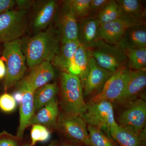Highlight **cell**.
<instances>
[{
  "instance_id": "cell-24",
  "label": "cell",
  "mask_w": 146,
  "mask_h": 146,
  "mask_svg": "<svg viewBox=\"0 0 146 146\" xmlns=\"http://www.w3.org/2000/svg\"><path fill=\"white\" fill-rule=\"evenodd\" d=\"M58 87L56 83H49L35 92L34 103L35 111L39 110L56 98Z\"/></svg>"
},
{
  "instance_id": "cell-15",
  "label": "cell",
  "mask_w": 146,
  "mask_h": 146,
  "mask_svg": "<svg viewBox=\"0 0 146 146\" xmlns=\"http://www.w3.org/2000/svg\"><path fill=\"white\" fill-rule=\"evenodd\" d=\"M146 85V68L140 70H129V76L123 93L117 102L119 104H129L137 99Z\"/></svg>"
},
{
  "instance_id": "cell-39",
  "label": "cell",
  "mask_w": 146,
  "mask_h": 146,
  "mask_svg": "<svg viewBox=\"0 0 146 146\" xmlns=\"http://www.w3.org/2000/svg\"><path fill=\"white\" fill-rule=\"evenodd\" d=\"M22 146H31V145H28V144H26V145H23Z\"/></svg>"
},
{
  "instance_id": "cell-22",
  "label": "cell",
  "mask_w": 146,
  "mask_h": 146,
  "mask_svg": "<svg viewBox=\"0 0 146 146\" xmlns=\"http://www.w3.org/2000/svg\"><path fill=\"white\" fill-rule=\"evenodd\" d=\"M58 5L56 1H47L37 10L33 20V27L36 30L44 29L51 25L57 14Z\"/></svg>"
},
{
  "instance_id": "cell-13",
  "label": "cell",
  "mask_w": 146,
  "mask_h": 146,
  "mask_svg": "<svg viewBox=\"0 0 146 146\" xmlns=\"http://www.w3.org/2000/svg\"><path fill=\"white\" fill-rule=\"evenodd\" d=\"M100 25L97 17L88 16L80 19L78 21V40L80 44L91 49L102 41L99 33Z\"/></svg>"
},
{
  "instance_id": "cell-4",
  "label": "cell",
  "mask_w": 146,
  "mask_h": 146,
  "mask_svg": "<svg viewBox=\"0 0 146 146\" xmlns=\"http://www.w3.org/2000/svg\"><path fill=\"white\" fill-rule=\"evenodd\" d=\"M86 104V111L81 117L88 125L98 128L110 136L111 130L119 125L115 121L112 103L102 101Z\"/></svg>"
},
{
  "instance_id": "cell-33",
  "label": "cell",
  "mask_w": 146,
  "mask_h": 146,
  "mask_svg": "<svg viewBox=\"0 0 146 146\" xmlns=\"http://www.w3.org/2000/svg\"><path fill=\"white\" fill-rule=\"evenodd\" d=\"M16 4L13 0H0V14L12 9Z\"/></svg>"
},
{
  "instance_id": "cell-19",
  "label": "cell",
  "mask_w": 146,
  "mask_h": 146,
  "mask_svg": "<svg viewBox=\"0 0 146 146\" xmlns=\"http://www.w3.org/2000/svg\"><path fill=\"white\" fill-rule=\"evenodd\" d=\"M59 114L58 102L56 98L34 114L29 125L37 124L46 127L56 128Z\"/></svg>"
},
{
  "instance_id": "cell-21",
  "label": "cell",
  "mask_w": 146,
  "mask_h": 146,
  "mask_svg": "<svg viewBox=\"0 0 146 146\" xmlns=\"http://www.w3.org/2000/svg\"><path fill=\"white\" fill-rule=\"evenodd\" d=\"M80 44L78 40L69 41L61 44L59 50L52 60L54 65L64 72H68L74 63L76 51Z\"/></svg>"
},
{
  "instance_id": "cell-9",
  "label": "cell",
  "mask_w": 146,
  "mask_h": 146,
  "mask_svg": "<svg viewBox=\"0 0 146 146\" xmlns=\"http://www.w3.org/2000/svg\"><path fill=\"white\" fill-rule=\"evenodd\" d=\"M127 106V108L118 119L119 125L131 128L139 134L146 131L145 101L142 98L137 99Z\"/></svg>"
},
{
  "instance_id": "cell-37",
  "label": "cell",
  "mask_w": 146,
  "mask_h": 146,
  "mask_svg": "<svg viewBox=\"0 0 146 146\" xmlns=\"http://www.w3.org/2000/svg\"><path fill=\"white\" fill-rule=\"evenodd\" d=\"M46 146H62L61 143L57 141H53L51 142L49 145Z\"/></svg>"
},
{
  "instance_id": "cell-16",
  "label": "cell",
  "mask_w": 146,
  "mask_h": 146,
  "mask_svg": "<svg viewBox=\"0 0 146 146\" xmlns=\"http://www.w3.org/2000/svg\"><path fill=\"white\" fill-rule=\"evenodd\" d=\"M18 90L21 91L23 98L20 106V124L17 136L22 139L26 128L34 115V94L31 89L26 87L18 86Z\"/></svg>"
},
{
  "instance_id": "cell-34",
  "label": "cell",
  "mask_w": 146,
  "mask_h": 146,
  "mask_svg": "<svg viewBox=\"0 0 146 146\" xmlns=\"http://www.w3.org/2000/svg\"><path fill=\"white\" fill-rule=\"evenodd\" d=\"M16 3H17L18 7H20L21 10H26V9L28 8L31 5V1H15Z\"/></svg>"
},
{
  "instance_id": "cell-23",
  "label": "cell",
  "mask_w": 146,
  "mask_h": 146,
  "mask_svg": "<svg viewBox=\"0 0 146 146\" xmlns=\"http://www.w3.org/2000/svg\"><path fill=\"white\" fill-rule=\"evenodd\" d=\"M116 1L119 6L121 18L145 20V9L143 7L141 1L117 0Z\"/></svg>"
},
{
  "instance_id": "cell-26",
  "label": "cell",
  "mask_w": 146,
  "mask_h": 146,
  "mask_svg": "<svg viewBox=\"0 0 146 146\" xmlns=\"http://www.w3.org/2000/svg\"><path fill=\"white\" fill-rule=\"evenodd\" d=\"M97 18L101 25L121 18L119 6L116 1H109L98 13Z\"/></svg>"
},
{
  "instance_id": "cell-35",
  "label": "cell",
  "mask_w": 146,
  "mask_h": 146,
  "mask_svg": "<svg viewBox=\"0 0 146 146\" xmlns=\"http://www.w3.org/2000/svg\"><path fill=\"white\" fill-rule=\"evenodd\" d=\"M6 74V68L5 63L2 58H0V80L5 78Z\"/></svg>"
},
{
  "instance_id": "cell-29",
  "label": "cell",
  "mask_w": 146,
  "mask_h": 146,
  "mask_svg": "<svg viewBox=\"0 0 146 146\" xmlns=\"http://www.w3.org/2000/svg\"><path fill=\"white\" fill-rule=\"evenodd\" d=\"M31 136V146H34L37 142H45L48 141L50 137V132L46 127L40 125H33L32 127Z\"/></svg>"
},
{
  "instance_id": "cell-10",
  "label": "cell",
  "mask_w": 146,
  "mask_h": 146,
  "mask_svg": "<svg viewBox=\"0 0 146 146\" xmlns=\"http://www.w3.org/2000/svg\"><path fill=\"white\" fill-rule=\"evenodd\" d=\"M142 25H145V21L143 19L121 18L101 25L100 36L102 41L107 44L117 45L127 29Z\"/></svg>"
},
{
  "instance_id": "cell-5",
  "label": "cell",
  "mask_w": 146,
  "mask_h": 146,
  "mask_svg": "<svg viewBox=\"0 0 146 146\" xmlns=\"http://www.w3.org/2000/svg\"><path fill=\"white\" fill-rule=\"evenodd\" d=\"M27 11L11 10L0 14V43L18 39L26 31Z\"/></svg>"
},
{
  "instance_id": "cell-2",
  "label": "cell",
  "mask_w": 146,
  "mask_h": 146,
  "mask_svg": "<svg viewBox=\"0 0 146 146\" xmlns=\"http://www.w3.org/2000/svg\"><path fill=\"white\" fill-rule=\"evenodd\" d=\"M60 104L63 113L80 116L86 111L81 80L77 75L62 73L60 79Z\"/></svg>"
},
{
  "instance_id": "cell-31",
  "label": "cell",
  "mask_w": 146,
  "mask_h": 146,
  "mask_svg": "<svg viewBox=\"0 0 146 146\" xmlns=\"http://www.w3.org/2000/svg\"><path fill=\"white\" fill-rule=\"evenodd\" d=\"M21 140L5 131L0 133V146H22Z\"/></svg>"
},
{
  "instance_id": "cell-20",
  "label": "cell",
  "mask_w": 146,
  "mask_h": 146,
  "mask_svg": "<svg viewBox=\"0 0 146 146\" xmlns=\"http://www.w3.org/2000/svg\"><path fill=\"white\" fill-rule=\"evenodd\" d=\"M91 56L90 49L80 44L75 54L74 63L68 70V72L78 76L83 88L88 75L89 60Z\"/></svg>"
},
{
  "instance_id": "cell-12",
  "label": "cell",
  "mask_w": 146,
  "mask_h": 146,
  "mask_svg": "<svg viewBox=\"0 0 146 146\" xmlns=\"http://www.w3.org/2000/svg\"><path fill=\"white\" fill-rule=\"evenodd\" d=\"M30 73L18 82V86L26 87L35 92L54 78L55 72L50 62L45 61L31 69Z\"/></svg>"
},
{
  "instance_id": "cell-17",
  "label": "cell",
  "mask_w": 146,
  "mask_h": 146,
  "mask_svg": "<svg viewBox=\"0 0 146 146\" xmlns=\"http://www.w3.org/2000/svg\"><path fill=\"white\" fill-rule=\"evenodd\" d=\"M117 45L123 49L146 48L145 25L129 28L125 32Z\"/></svg>"
},
{
  "instance_id": "cell-32",
  "label": "cell",
  "mask_w": 146,
  "mask_h": 146,
  "mask_svg": "<svg viewBox=\"0 0 146 146\" xmlns=\"http://www.w3.org/2000/svg\"><path fill=\"white\" fill-rule=\"evenodd\" d=\"M109 1L108 0H91L90 4V14L93 12L98 13Z\"/></svg>"
},
{
  "instance_id": "cell-25",
  "label": "cell",
  "mask_w": 146,
  "mask_h": 146,
  "mask_svg": "<svg viewBox=\"0 0 146 146\" xmlns=\"http://www.w3.org/2000/svg\"><path fill=\"white\" fill-rule=\"evenodd\" d=\"M129 67L134 70L146 68V48L136 49H123Z\"/></svg>"
},
{
  "instance_id": "cell-8",
  "label": "cell",
  "mask_w": 146,
  "mask_h": 146,
  "mask_svg": "<svg viewBox=\"0 0 146 146\" xmlns=\"http://www.w3.org/2000/svg\"><path fill=\"white\" fill-rule=\"evenodd\" d=\"M56 128L71 141L90 146L86 123L80 116L60 113L58 118Z\"/></svg>"
},
{
  "instance_id": "cell-30",
  "label": "cell",
  "mask_w": 146,
  "mask_h": 146,
  "mask_svg": "<svg viewBox=\"0 0 146 146\" xmlns=\"http://www.w3.org/2000/svg\"><path fill=\"white\" fill-rule=\"evenodd\" d=\"M17 107V102L12 95L7 93L0 96V109L6 113L13 112Z\"/></svg>"
},
{
  "instance_id": "cell-1",
  "label": "cell",
  "mask_w": 146,
  "mask_h": 146,
  "mask_svg": "<svg viewBox=\"0 0 146 146\" xmlns=\"http://www.w3.org/2000/svg\"><path fill=\"white\" fill-rule=\"evenodd\" d=\"M60 40L52 25L22 42V50L30 69L45 61H52L60 48Z\"/></svg>"
},
{
  "instance_id": "cell-6",
  "label": "cell",
  "mask_w": 146,
  "mask_h": 146,
  "mask_svg": "<svg viewBox=\"0 0 146 146\" xmlns=\"http://www.w3.org/2000/svg\"><path fill=\"white\" fill-rule=\"evenodd\" d=\"M90 50L92 57L98 64L111 73L125 66L127 62L124 51L117 45L110 44L102 41Z\"/></svg>"
},
{
  "instance_id": "cell-7",
  "label": "cell",
  "mask_w": 146,
  "mask_h": 146,
  "mask_svg": "<svg viewBox=\"0 0 146 146\" xmlns=\"http://www.w3.org/2000/svg\"><path fill=\"white\" fill-rule=\"evenodd\" d=\"M129 76V70L125 66L114 73L99 93L92 97L89 103L102 101L112 103L119 99L125 89Z\"/></svg>"
},
{
  "instance_id": "cell-28",
  "label": "cell",
  "mask_w": 146,
  "mask_h": 146,
  "mask_svg": "<svg viewBox=\"0 0 146 146\" xmlns=\"http://www.w3.org/2000/svg\"><path fill=\"white\" fill-rule=\"evenodd\" d=\"M91 0H69L64 1L70 8L77 19L89 16Z\"/></svg>"
},
{
  "instance_id": "cell-11",
  "label": "cell",
  "mask_w": 146,
  "mask_h": 146,
  "mask_svg": "<svg viewBox=\"0 0 146 146\" xmlns=\"http://www.w3.org/2000/svg\"><path fill=\"white\" fill-rule=\"evenodd\" d=\"M56 17L57 32L61 44L78 40V21L72 11L64 2Z\"/></svg>"
},
{
  "instance_id": "cell-36",
  "label": "cell",
  "mask_w": 146,
  "mask_h": 146,
  "mask_svg": "<svg viewBox=\"0 0 146 146\" xmlns=\"http://www.w3.org/2000/svg\"><path fill=\"white\" fill-rule=\"evenodd\" d=\"M13 96L14 99L16 100V102L19 104L21 103L22 98H23V95H22L21 91L18 90L17 92L14 93Z\"/></svg>"
},
{
  "instance_id": "cell-38",
  "label": "cell",
  "mask_w": 146,
  "mask_h": 146,
  "mask_svg": "<svg viewBox=\"0 0 146 146\" xmlns=\"http://www.w3.org/2000/svg\"><path fill=\"white\" fill-rule=\"evenodd\" d=\"M61 143L62 146H78L74 145V144L69 143H66V142H62V143Z\"/></svg>"
},
{
  "instance_id": "cell-18",
  "label": "cell",
  "mask_w": 146,
  "mask_h": 146,
  "mask_svg": "<svg viewBox=\"0 0 146 146\" xmlns=\"http://www.w3.org/2000/svg\"><path fill=\"white\" fill-rule=\"evenodd\" d=\"M110 136L121 146H144L146 131L139 134L131 128L118 125L110 132Z\"/></svg>"
},
{
  "instance_id": "cell-14",
  "label": "cell",
  "mask_w": 146,
  "mask_h": 146,
  "mask_svg": "<svg viewBox=\"0 0 146 146\" xmlns=\"http://www.w3.org/2000/svg\"><path fill=\"white\" fill-rule=\"evenodd\" d=\"M113 74L100 67L91 55L89 60L88 75L84 87V96L99 93Z\"/></svg>"
},
{
  "instance_id": "cell-3",
  "label": "cell",
  "mask_w": 146,
  "mask_h": 146,
  "mask_svg": "<svg viewBox=\"0 0 146 146\" xmlns=\"http://www.w3.org/2000/svg\"><path fill=\"white\" fill-rule=\"evenodd\" d=\"M3 44L1 58L6 68L3 86L7 91L23 78L27 70L26 60L20 39Z\"/></svg>"
},
{
  "instance_id": "cell-27",
  "label": "cell",
  "mask_w": 146,
  "mask_h": 146,
  "mask_svg": "<svg viewBox=\"0 0 146 146\" xmlns=\"http://www.w3.org/2000/svg\"><path fill=\"white\" fill-rule=\"evenodd\" d=\"M87 129L90 146H115L108 136L99 129L88 125Z\"/></svg>"
}]
</instances>
